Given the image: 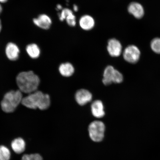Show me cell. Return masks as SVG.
Listing matches in <instances>:
<instances>
[{
	"label": "cell",
	"instance_id": "obj_10",
	"mask_svg": "<svg viewBox=\"0 0 160 160\" xmlns=\"http://www.w3.org/2000/svg\"><path fill=\"white\" fill-rule=\"evenodd\" d=\"M128 11L136 18L140 19L144 15V10L141 4L133 2L130 4L128 7Z\"/></svg>",
	"mask_w": 160,
	"mask_h": 160
},
{
	"label": "cell",
	"instance_id": "obj_26",
	"mask_svg": "<svg viewBox=\"0 0 160 160\" xmlns=\"http://www.w3.org/2000/svg\"><path fill=\"white\" fill-rule=\"evenodd\" d=\"M2 28V25L1 21V20H0V32H1V31Z\"/></svg>",
	"mask_w": 160,
	"mask_h": 160
},
{
	"label": "cell",
	"instance_id": "obj_1",
	"mask_svg": "<svg viewBox=\"0 0 160 160\" xmlns=\"http://www.w3.org/2000/svg\"><path fill=\"white\" fill-rule=\"evenodd\" d=\"M16 81L20 91L28 94L37 91L40 83L39 77L32 71L19 73Z\"/></svg>",
	"mask_w": 160,
	"mask_h": 160
},
{
	"label": "cell",
	"instance_id": "obj_5",
	"mask_svg": "<svg viewBox=\"0 0 160 160\" xmlns=\"http://www.w3.org/2000/svg\"><path fill=\"white\" fill-rule=\"evenodd\" d=\"M122 74L115 69L112 66H108L104 72L103 83L105 85H109L112 83H120L123 81Z\"/></svg>",
	"mask_w": 160,
	"mask_h": 160
},
{
	"label": "cell",
	"instance_id": "obj_14",
	"mask_svg": "<svg viewBox=\"0 0 160 160\" xmlns=\"http://www.w3.org/2000/svg\"><path fill=\"white\" fill-rule=\"evenodd\" d=\"M59 69L61 75L65 77H71L75 72L74 68L69 62L62 63L60 65Z\"/></svg>",
	"mask_w": 160,
	"mask_h": 160
},
{
	"label": "cell",
	"instance_id": "obj_7",
	"mask_svg": "<svg viewBox=\"0 0 160 160\" xmlns=\"http://www.w3.org/2000/svg\"><path fill=\"white\" fill-rule=\"evenodd\" d=\"M107 50L111 57H119L122 51L121 44L117 39L113 38L110 39L108 42Z\"/></svg>",
	"mask_w": 160,
	"mask_h": 160
},
{
	"label": "cell",
	"instance_id": "obj_16",
	"mask_svg": "<svg viewBox=\"0 0 160 160\" xmlns=\"http://www.w3.org/2000/svg\"><path fill=\"white\" fill-rule=\"evenodd\" d=\"M26 51L29 57L32 59H37L39 57L41 50L37 45L35 43L30 44L26 48Z\"/></svg>",
	"mask_w": 160,
	"mask_h": 160
},
{
	"label": "cell",
	"instance_id": "obj_21",
	"mask_svg": "<svg viewBox=\"0 0 160 160\" xmlns=\"http://www.w3.org/2000/svg\"><path fill=\"white\" fill-rule=\"evenodd\" d=\"M72 11L69 9L65 8L62 10L61 12L59 14V18L60 21H63L66 19L67 16L70 13L72 12Z\"/></svg>",
	"mask_w": 160,
	"mask_h": 160
},
{
	"label": "cell",
	"instance_id": "obj_15",
	"mask_svg": "<svg viewBox=\"0 0 160 160\" xmlns=\"http://www.w3.org/2000/svg\"><path fill=\"white\" fill-rule=\"evenodd\" d=\"M26 144L24 140L21 138H18L12 142L11 147L13 151L18 154L22 153L25 151Z\"/></svg>",
	"mask_w": 160,
	"mask_h": 160
},
{
	"label": "cell",
	"instance_id": "obj_18",
	"mask_svg": "<svg viewBox=\"0 0 160 160\" xmlns=\"http://www.w3.org/2000/svg\"><path fill=\"white\" fill-rule=\"evenodd\" d=\"M151 48L156 53L160 54V38H155L151 42Z\"/></svg>",
	"mask_w": 160,
	"mask_h": 160
},
{
	"label": "cell",
	"instance_id": "obj_6",
	"mask_svg": "<svg viewBox=\"0 0 160 160\" xmlns=\"http://www.w3.org/2000/svg\"><path fill=\"white\" fill-rule=\"evenodd\" d=\"M141 52L137 46L131 45L126 48L123 52V57L128 62L137 63L140 59Z\"/></svg>",
	"mask_w": 160,
	"mask_h": 160
},
{
	"label": "cell",
	"instance_id": "obj_3",
	"mask_svg": "<svg viewBox=\"0 0 160 160\" xmlns=\"http://www.w3.org/2000/svg\"><path fill=\"white\" fill-rule=\"evenodd\" d=\"M22 94L20 90L8 92L4 96L1 103L2 110L6 113L12 112L23 99Z\"/></svg>",
	"mask_w": 160,
	"mask_h": 160
},
{
	"label": "cell",
	"instance_id": "obj_4",
	"mask_svg": "<svg viewBox=\"0 0 160 160\" xmlns=\"http://www.w3.org/2000/svg\"><path fill=\"white\" fill-rule=\"evenodd\" d=\"M105 130V125L103 122L98 121L92 122L88 128L90 138L97 142L102 141L104 137Z\"/></svg>",
	"mask_w": 160,
	"mask_h": 160
},
{
	"label": "cell",
	"instance_id": "obj_11",
	"mask_svg": "<svg viewBox=\"0 0 160 160\" xmlns=\"http://www.w3.org/2000/svg\"><path fill=\"white\" fill-rule=\"evenodd\" d=\"M33 22L35 24L41 29H48L52 24V20L46 14L40 15L34 19Z\"/></svg>",
	"mask_w": 160,
	"mask_h": 160
},
{
	"label": "cell",
	"instance_id": "obj_13",
	"mask_svg": "<svg viewBox=\"0 0 160 160\" xmlns=\"http://www.w3.org/2000/svg\"><path fill=\"white\" fill-rule=\"evenodd\" d=\"M80 27L86 31L91 30L94 27L95 22L93 18L89 15H85L80 18L79 21Z\"/></svg>",
	"mask_w": 160,
	"mask_h": 160
},
{
	"label": "cell",
	"instance_id": "obj_19",
	"mask_svg": "<svg viewBox=\"0 0 160 160\" xmlns=\"http://www.w3.org/2000/svg\"><path fill=\"white\" fill-rule=\"evenodd\" d=\"M21 160H43L42 158L39 154H32L25 155L23 156Z\"/></svg>",
	"mask_w": 160,
	"mask_h": 160
},
{
	"label": "cell",
	"instance_id": "obj_23",
	"mask_svg": "<svg viewBox=\"0 0 160 160\" xmlns=\"http://www.w3.org/2000/svg\"><path fill=\"white\" fill-rule=\"evenodd\" d=\"M62 8V6L60 5H58L57 6V9L58 10H61Z\"/></svg>",
	"mask_w": 160,
	"mask_h": 160
},
{
	"label": "cell",
	"instance_id": "obj_17",
	"mask_svg": "<svg viewBox=\"0 0 160 160\" xmlns=\"http://www.w3.org/2000/svg\"><path fill=\"white\" fill-rule=\"evenodd\" d=\"M11 152L5 146H0V160H9Z\"/></svg>",
	"mask_w": 160,
	"mask_h": 160
},
{
	"label": "cell",
	"instance_id": "obj_9",
	"mask_svg": "<svg viewBox=\"0 0 160 160\" xmlns=\"http://www.w3.org/2000/svg\"><path fill=\"white\" fill-rule=\"evenodd\" d=\"M5 53L9 59L12 61H16L19 58L20 50L16 44L10 42L6 46Z\"/></svg>",
	"mask_w": 160,
	"mask_h": 160
},
{
	"label": "cell",
	"instance_id": "obj_20",
	"mask_svg": "<svg viewBox=\"0 0 160 160\" xmlns=\"http://www.w3.org/2000/svg\"><path fill=\"white\" fill-rule=\"evenodd\" d=\"M66 20L68 25L71 27H75L76 24V17L73 12L67 16Z\"/></svg>",
	"mask_w": 160,
	"mask_h": 160
},
{
	"label": "cell",
	"instance_id": "obj_25",
	"mask_svg": "<svg viewBox=\"0 0 160 160\" xmlns=\"http://www.w3.org/2000/svg\"><path fill=\"white\" fill-rule=\"evenodd\" d=\"M2 6L0 4V14L2 13Z\"/></svg>",
	"mask_w": 160,
	"mask_h": 160
},
{
	"label": "cell",
	"instance_id": "obj_8",
	"mask_svg": "<svg viewBox=\"0 0 160 160\" xmlns=\"http://www.w3.org/2000/svg\"><path fill=\"white\" fill-rule=\"evenodd\" d=\"M75 98L78 103L80 105L83 106L91 101L92 95L88 90L81 89L76 92Z\"/></svg>",
	"mask_w": 160,
	"mask_h": 160
},
{
	"label": "cell",
	"instance_id": "obj_22",
	"mask_svg": "<svg viewBox=\"0 0 160 160\" xmlns=\"http://www.w3.org/2000/svg\"><path fill=\"white\" fill-rule=\"evenodd\" d=\"M73 9L74 10V11L75 12H77L78 11V6L76 5H74L73 6Z\"/></svg>",
	"mask_w": 160,
	"mask_h": 160
},
{
	"label": "cell",
	"instance_id": "obj_2",
	"mask_svg": "<svg viewBox=\"0 0 160 160\" xmlns=\"http://www.w3.org/2000/svg\"><path fill=\"white\" fill-rule=\"evenodd\" d=\"M22 103L29 109L39 108L40 110H45L49 107L51 100L48 95L37 91L23 98Z\"/></svg>",
	"mask_w": 160,
	"mask_h": 160
},
{
	"label": "cell",
	"instance_id": "obj_24",
	"mask_svg": "<svg viewBox=\"0 0 160 160\" xmlns=\"http://www.w3.org/2000/svg\"><path fill=\"white\" fill-rule=\"evenodd\" d=\"M8 1V0H0V3H5Z\"/></svg>",
	"mask_w": 160,
	"mask_h": 160
},
{
	"label": "cell",
	"instance_id": "obj_12",
	"mask_svg": "<svg viewBox=\"0 0 160 160\" xmlns=\"http://www.w3.org/2000/svg\"><path fill=\"white\" fill-rule=\"evenodd\" d=\"M92 114L94 117L100 118L105 115L104 107L102 102L99 100L94 101L91 106Z\"/></svg>",
	"mask_w": 160,
	"mask_h": 160
}]
</instances>
